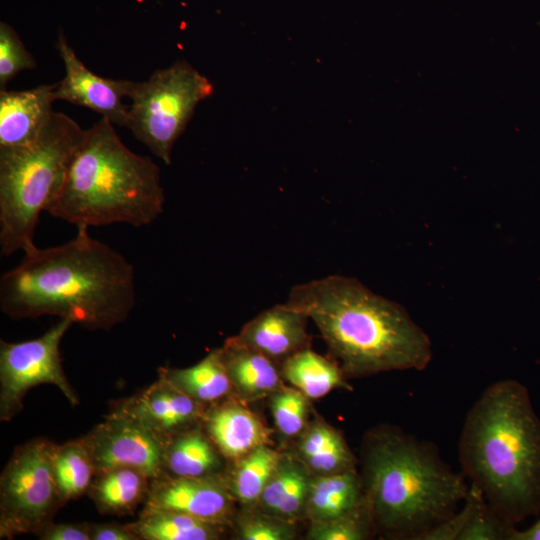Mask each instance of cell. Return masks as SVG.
I'll list each match as a JSON object with an SVG mask.
<instances>
[{"mask_svg": "<svg viewBox=\"0 0 540 540\" xmlns=\"http://www.w3.org/2000/svg\"><path fill=\"white\" fill-rule=\"evenodd\" d=\"M461 473L512 525L540 513V418L514 379L488 386L468 411L459 439Z\"/></svg>", "mask_w": 540, "mask_h": 540, "instance_id": "7a4b0ae2", "label": "cell"}, {"mask_svg": "<svg viewBox=\"0 0 540 540\" xmlns=\"http://www.w3.org/2000/svg\"><path fill=\"white\" fill-rule=\"evenodd\" d=\"M307 315L287 303L275 305L244 325L240 333L228 340L257 351L274 361H283L309 348Z\"/></svg>", "mask_w": 540, "mask_h": 540, "instance_id": "5bb4252c", "label": "cell"}, {"mask_svg": "<svg viewBox=\"0 0 540 540\" xmlns=\"http://www.w3.org/2000/svg\"><path fill=\"white\" fill-rule=\"evenodd\" d=\"M160 169L132 152L101 118L85 130L58 195L46 212L76 227L148 226L163 213Z\"/></svg>", "mask_w": 540, "mask_h": 540, "instance_id": "5b68a950", "label": "cell"}, {"mask_svg": "<svg viewBox=\"0 0 540 540\" xmlns=\"http://www.w3.org/2000/svg\"><path fill=\"white\" fill-rule=\"evenodd\" d=\"M375 532L370 507L363 501L351 512L337 518L311 522L306 534L309 540H363Z\"/></svg>", "mask_w": 540, "mask_h": 540, "instance_id": "f1b7e54d", "label": "cell"}, {"mask_svg": "<svg viewBox=\"0 0 540 540\" xmlns=\"http://www.w3.org/2000/svg\"><path fill=\"white\" fill-rule=\"evenodd\" d=\"M512 540H540V518L527 529L516 528Z\"/></svg>", "mask_w": 540, "mask_h": 540, "instance_id": "e575fe53", "label": "cell"}, {"mask_svg": "<svg viewBox=\"0 0 540 540\" xmlns=\"http://www.w3.org/2000/svg\"><path fill=\"white\" fill-rule=\"evenodd\" d=\"M127 525L138 540H214L223 528L182 512L148 506L136 522Z\"/></svg>", "mask_w": 540, "mask_h": 540, "instance_id": "d4e9b609", "label": "cell"}, {"mask_svg": "<svg viewBox=\"0 0 540 540\" xmlns=\"http://www.w3.org/2000/svg\"><path fill=\"white\" fill-rule=\"evenodd\" d=\"M363 499L362 479L357 471L312 475L306 518L311 522L337 518L354 510Z\"/></svg>", "mask_w": 540, "mask_h": 540, "instance_id": "7402d4cb", "label": "cell"}, {"mask_svg": "<svg viewBox=\"0 0 540 540\" xmlns=\"http://www.w3.org/2000/svg\"><path fill=\"white\" fill-rule=\"evenodd\" d=\"M202 421L209 439L227 458L238 460L268 444L269 431L242 403L225 401L205 412Z\"/></svg>", "mask_w": 540, "mask_h": 540, "instance_id": "2e32d148", "label": "cell"}, {"mask_svg": "<svg viewBox=\"0 0 540 540\" xmlns=\"http://www.w3.org/2000/svg\"><path fill=\"white\" fill-rule=\"evenodd\" d=\"M78 226L68 242L24 252L0 279V307L13 319L52 315L90 330L124 322L136 302L133 265Z\"/></svg>", "mask_w": 540, "mask_h": 540, "instance_id": "6da1fadb", "label": "cell"}, {"mask_svg": "<svg viewBox=\"0 0 540 540\" xmlns=\"http://www.w3.org/2000/svg\"><path fill=\"white\" fill-rule=\"evenodd\" d=\"M233 499L226 483L214 475L164 477L162 474L151 481L145 506L182 512L224 526L232 518Z\"/></svg>", "mask_w": 540, "mask_h": 540, "instance_id": "7c38bea8", "label": "cell"}, {"mask_svg": "<svg viewBox=\"0 0 540 540\" xmlns=\"http://www.w3.org/2000/svg\"><path fill=\"white\" fill-rule=\"evenodd\" d=\"M296 457L312 475L357 471L356 458L343 434L323 419L307 423L296 442Z\"/></svg>", "mask_w": 540, "mask_h": 540, "instance_id": "ffe728a7", "label": "cell"}, {"mask_svg": "<svg viewBox=\"0 0 540 540\" xmlns=\"http://www.w3.org/2000/svg\"><path fill=\"white\" fill-rule=\"evenodd\" d=\"M151 479L129 467L96 474L87 490L100 513L126 515L146 500Z\"/></svg>", "mask_w": 540, "mask_h": 540, "instance_id": "44dd1931", "label": "cell"}, {"mask_svg": "<svg viewBox=\"0 0 540 540\" xmlns=\"http://www.w3.org/2000/svg\"><path fill=\"white\" fill-rule=\"evenodd\" d=\"M37 536L43 540H91L90 523H48Z\"/></svg>", "mask_w": 540, "mask_h": 540, "instance_id": "d6a6232c", "label": "cell"}, {"mask_svg": "<svg viewBox=\"0 0 540 540\" xmlns=\"http://www.w3.org/2000/svg\"><path fill=\"white\" fill-rule=\"evenodd\" d=\"M237 535L242 540H292L295 523L266 514L257 508L245 511L236 521Z\"/></svg>", "mask_w": 540, "mask_h": 540, "instance_id": "4dcf8cb0", "label": "cell"}, {"mask_svg": "<svg viewBox=\"0 0 540 540\" xmlns=\"http://www.w3.org/2000/svg\"><path fill=\"white\" fill-rule=\"evenodd\" d=\"M54 443L37 438L17 447L0 478V537L37 534L64 504L53 470Z\"/></svg>", "mask_w": 540, "mask_h": 540, "instance_id": "ba28073f", "label": "cell"}, {"mask_svg": "<svg viewBox=\"0 0 540 540\" xmlns=\"http://www.w3.org/2000/svg\"><path fill=\"white\" fill-rule=\"evenodd\" d=\"M204 407L159 375L157 381L123 400L114 409L169 440L202 420Z\"/></svg>", "mask_w": 540, "mask_h": 540, "instance_id": "4fadbf2b", "label": "cell"}, {"mask_svg": "<svg viewBox=\"0 0 540 540\" xmlns=\"http://www.w3.org/2000/svg\"><path fill=\"white\" fill-rule=\"evenodd\" d=\"M516 529L502 519L482 493L469 484L463 507L426 532L420 540H512Z\"/></svg>", "mask_w": 540, "mask_h": 540, "instance_id": "e0dca14e", "label": "cell"}, {"mask_svg": "<svg viewBox=\"0 0 540 540\" xmlns=\"http://www.w3.org/2000/svg\"><path fill=\"white\" fill-rule=\"evenodd\" d=\"M53 470L63 503L87 492L96 474L91 456L81 438L55 445Z\"/></svg>", "mask_w": 540, "mask_h": 540, "instance_id": "83f0119b", "label": "cell"}, {"mask_svg": "<svg viewBox=\"0 0 540 540\" xmlns=\"http://www.w3.org/2000/svg\"><path fill=\"white\" fill-rule=\"evenodd\" d=\"M269 400L278 431L288 438L298 437L307 425L309 399L297 389L283 386Z\"/></svg>", "mask_w": 540, "mask_h": 540, "instance_id": "f546056e", "label": "cell"}, {"mask_svg": "<svg viewBox=\"0 0 540 540\" xmlns=\"http://www.w3.org/2000/svg\"><path fill=\"white\" fill-rule=\"evenodd\" d=\"M233 392L243 402L269 397L282 385V375L276 361L227 340L219 348Z\"/></svg>", "mask_w": 540, "mask_h": 540, "instance_id": "d6986e66", "label": "cell"}, {"mask_svg": "<svg viewBox=\"0 0 540 540\" xmlns=\"http://www.w3.org/2000/svg\"><path fill=\"white\" fill-rule=\"evenodd\" d=\"M81 440L96 474L121 467L137 469L151 481L164 474L168 440L123 412L113 409Z\"/></svg>", "mask_w": 540, "mask_h": 540, "instance_id": "30bf717a", "label": "cell"}, {"mask_svg": "<svg viewBox=\"0 0 540 540\" xmlns=\"http://www.w3.org/2000/svg\"><path fill=\"white\" fill-rule=\"evenodd\" d=\"M85 130L54 112L33 141L0 148V250L4 256L32 249L40 214L58 195Z\"/></svg>", "mask_w": 540, "mask_h": 540, "instance_id": "8992f818", "label": "cell"}, {"mask_svg": "<svg viewBox=\"0 0 540 540\" xmlns=\"http://www.w3.org/2000/svg\"><path fill=\"white\" fill-rule=\"evenodd\" d=\"M360 476L375 532L392 539L420 540L458 510L469 490L433 443L393 426L366 435Z\"/></svg>", "mask_w": 540, "mask_h": 540, "instance_id": "277c9868", "label": "cell"}, {"mask_svg": "<svg viewBox=\"0 0 540 540\" xmlns=\"http://www.w3.org/2000/svg\"><path fill=\"white\" fill-rule=\"evenodd\" d=\"M217 451L199 429H188L168 440L164 468L177 477L210 476L220 466Z\"/></svg>", "mask_w": 540, "mask_h": 540, "instance_id": "484cf974", "label": "cell"}, {"mask_svg": "<svg viewBox=\"0 0 540 540\" xmlns=\"http://www.w3.org/2000/svg\"><path fill=\"white\" fill-rule=\"evenodd\" d=\"M56 48L64 63L65 76L56 83L55 99L86 107L113 125L127 127L129 105L124 103V98H129L135 82L104 78L90 71L78 58L62 31L59 32Z\"/></svg>", "mask_w": 540, "mask_h": 540, "instance_id": "8fae6325", "label": "cell"}, {"mask_svg": "<svg viewBox=\"0 0 540 540\" xmlns=\"http://www.w3.org/2000/svg\"><path fill=\"white\" fill-rule=\"evenodd\" d=\"M281 456L280 452L264 444L238 459L226 483L232 496L243 505L254 507Z\"/></svg>", "mask_w": 540, "mask_h": 540, "instance_id": "4316f807", "label": "cell"}, {"mask_svg": "<svg viewBox=\"0 0 540 540\" xmlns=\"http://www.w3.org/2000/svg\"><path fill=\"white\" fill-rule=\"evenodd\" d=\"M159 375L190 398L206 405L233 392L220 350H212L201 361L186 368H161Z\"/></svg>", "mask_w": 540, "mask_h": 540, "instance_id": "cb8c5ba5", "label": "cell"}, {"mask_svg": "<svg viewBox=\"0 0 540 540\" xmlns=\"http://www.w3.org/2000/svg\"><path fill=\"white\" fill-rule=\"evenodd\" d=\"M286 303L315 323L346 377L420 371L432 359L428 335L407 311L354 278L331 275L294 286Z\"/></svg>", "mask_w": 540, "mask_h": 540, "instance_id": "3957f363", "label": "cell"}, {"mask_svg": "<svg viewBox=\"0 0 540 540\" xmlns=\"http://www.w3.org/2000/svg\"><path fill=\"white\" fill-rule=\"evenodd\" d=\"M214 92L213 84L191 64L178 60L135 82L129 95L127 127L165 164L199 102Z\"/></svg>", "mask_w": 540, "mask_h": 540, "instance_id": "52a82bcc", "label": "cell"}, {"mask_svg": "<svg viewBox=\"0 0 540 540\" xmlns=\"http://www.w3.org/2000/svg\"><path fill=\"white\" fill-rule=\"evenodd\" d=\"M281 375L308 399H319L335 389H350L346 375L336 360L310 348L300 350L281 362Z\"/></svg>", "mask_w": 540, "mask_h": 540, "instance_id": "603a6c76", "label": "cell"}, {"mask_svg": "<svg viewBox=\"0 0 540 540\" xmlns=\"http://www.w3.org/2000/svg\"><path fill=\"white\" fill-rule=\"evenodd\" d=\"M61 318L40 337L11 343L0 342V419L11 420L23 407L27 392L35 386H56L72 405L79 400L66 379L60 355L61 341L73 325Z\"/></svg>", "mask_w": 540, "mask_h": 540, "instance_id": "9c48e42d", "label": "cell"}, {"mask_svg": "<svg viewBox=\"0 0 540 540\" xmlns=\"http://www.w3.org/2000/svg\"><path fill=\"white\" fill-rule=\"evenodd\" d=\"M37 63L26 49L17 32L5 22L0 23V87L6 85L21 71L35 69Z\"/></svg>", "mask_w": 540, "mask_h": 540, "instance_id": "1f68e13d", "label": "cell"}, {"mask_svg": "<svg viewBox=\"0 0 540 540\" xmlns=\"http://www.w3.org/2000/svg\"><path fill=\"white\" fill-rule=\"evenodd\" d=\"M55 84L27 90L0 91V148L25 145L36 139L54 114Z\"/></svg>", "mask_w": 540, "mask_h": 540, "instance_id": "9a60e30c", "label": "cell"}, {"mask_svg": "<svg viewBox=\"0 0 540 540\" xmlns=\"http://www.w3.org/2000/svg\"><path fill=\"white\" fill-rule=\"evenodd\" d=\"M91 540H138L128 525L90 524Z\"/></svg>", "mask_w": 540, "mask_h": 540, "instance_id": "836d02e7", "label": "cell"}, {"mask_svg": "<svg viewBox=\"0 0 540 540\" xmlns=\"http://www.w3.org/2000/svg\"><path fill=\"white\" fill-rule=\"evenodd\" d=\"M311 479L312 474L296 456L282 454L254 507L289 522L306 518Z\"/></svg>", "mask_w": 540, "mask_h": 540, "instance_id": "ac0fdd59", "label": "cell"}]
</instances>
